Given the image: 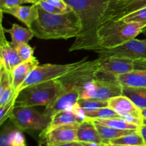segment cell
<instances>
[{"instance_id":"1","label":"cell","mask_w":146,"mask_h":146,"mask_svg":"<svg viewBox=\"0 0 146 146\" xmlns=\"http://www.w3.org/2000/svg\"><path fill=\"white\" fill-rule=\"evenodd\" d=\"M78 15L81 31L69 48L93 51L96 48L97 32L111 0H64Z\"/></svg>"},{"instance_id":"2","label":"cell","mask_w":146,"mask_h":146,"mask_svg":"<svg viewBox=\"0 0 146 146\" xmlns=\"http://www.w3.org/2000/svg\"><path fill=\"white\" fill-rule=\"evenodd\" d=\"M38 19L30 28L34 36L44 40H66L76 38L81 33V21L73 10L64 14H51L38 5Z\"/></svg>"},{"instance_id":"3","label":"cell","mask_w":146,"mask_h":146,"mask_svg":"<svg viewBox=\"0 0 146 146\" xmlns=\"http://www.w3.org/2000/svg\"><path fill=\"white\" fill-rule=\"evenodd\" d=\"M145 27L146 24L143 23L125 22L121 19L102 24L97 32L96 48L94 51L121 45L143 32Z\"/></svg>"},{"instance_id":"4","label":"cell","mask_w":146,"mask_h":146,"mask_svg":"<svg viewBox=\"0 0 146 146\" xmlns=\"http://www.w3.org/2000/svg\"><path fill=\"white\" fill-rule=\"evenodd\" d=\"M62 86L58 79L50 80L27 87L19 91L17 106H48L61 92Z\"/></svg>"},{"instance_id":"5","label":"cell","mask_w":146,"mask_h":146,"mask_svg":"<svg viewBox=\"0 0 146 146\" xmlns=\"http://www.w3.org/2000/svg\"><path fill=\"white\" fill-rule=\"evenodd\" d=\"M87 61V58H83L81 61L66 64H46L38 65L29 74L22 85L19 89V92L27 87L34 84H39L50 80L58 79L60 77L66 75L76 68ZM18 92V94H19Z\"/></svg>"},{"instance_id":"6","label":"cell","mask_w":146,"mask_h":146,"mask_svg":"<svg viewBox=\"0 0 146 146\" xmlns=\"http://www.w3.org/2000/svg\"><path fill=\"white\" fill-rule=\"evenodd\" d=\"M11 123L21 131H43L48 127L51 118L33 107L17 106L9 118Z\"/></svg>"},{"instance_id":"7","label":"cell","mask_w":146,"mask_h":146,"mask_svg":"<svg viewBox=\"0 0 146 146\" xmlns=\"http://www.w3.org/2000/svg\"><path fill=\"white\" fill-rule=\"evenodd\" d=\"M123 86L117 81L95 78L80 88V98L108 101L122 95Z\"/></svg>"},{"instance_id":"8","label":"cell","mask_w":146,"mask_h":146,"mask_svg":"<svg viewBox=\"0 0 146 146\" xmlns=\"http://www.w3.org/2000/svg\"><path fill=\"white\" fill-rule=\"evenodd\" d=\"M100 62V57L93 61H86L71 72L58 78L62 86L61 91L74 87L81 88L86 84L95 79L99 68Z\"/></svg>"},{"instance_id":"9","label":"cell","mask_w":146,"mask_h":146,"mask_svg":"<svg viewBox=\"0 0 146 146\" xmlns=\"http://www.w3.org/2000/svg\"><path fill=\"white\" fill-rule=\"evenodd\" d=\"M96 53L101 57H119L135 61L146 58V42L144 39L135 38L113 48L100 49Z\"/></svg>"},{"instance_id":"10","label":"cell","mask_w":146,"mask_h":146,"mask_svg":"<svg viewBox=\"0 0 146 146\" xmlns=\"http://www.w3.org/2000/svg\"><path fill=\"white\" fill-rule=\"evenodd\" d=\"M146 7V0H111L101 24L118 20L124 16Z\"/></svg>"},{"instance_id":"11","label":"cell","mask_w":146,"mask_h":146,"mask_svg":"<svg viewBox=\"0 0 146 146\" xmlns=\"http://www.w3.org/2000/svg\"><path fill=\"white\" fill-rule=\"evenodd\" d=\"M79 99L80 88L78 87L62 91L48 106L45 107L44 114L51 118L54 114L58 111L64 110L72 111Z\"/></svg>"},{"instance_id":"12","label":"cell","mask_w":146,"mask_h":146,"mask_svg":"<svg viewBox=\"0 0 146 146\" xmlns=\"http://www.w3.org/2000/svg\"><path fill=\"white\" fill-rule=\"evenodd\" d=\"M98 71L108 76L116 78V76L135 69L133 60L119 57H101Z\"/></svg>"},{"instance_id":"13","label":"cell","mask_w":146,"mask_h":146,"mask_svg":"<svg viewBox=\"0 0 146 146\" xmlns=\"http://www.w3.org/2000/svg\"><path fill=\"white\" fill-rule=\"evenodd\" d=\"M80 123H72L61 125L51 130L41 137L46 146L77 141V131Z\"/></svg>"},{"instance_id":"14","label":"cell","mask_w":146,"mask_h":146,"mask_svg":"<svg viewBox=\"0 0 146 146\" xmlns=\"http://www.w3.org/2000/svg\"><path fill=\"white\" fill-rule=\"evenodd\" d=\"M5 30L1 24L0 30V65L11 73L17 66L22 62L11 42L6 39Z\"/></svg>"},{"instance_id":"15","label":"cell","mask_w":146,"mask_h":146,"mask_svg":"<svg viewBox=\"0 0 146 146\" xmlns=\"http://www.w3.org/2000/svg\"><path fill=\"white\" fill-rule=\"evenodd\" d=\"M1 12L11 14L24 23L28 28H31L33 23L38 17V4H31V6L20 5L11 8L0 9Z\"/></svg>"},{"instance_id":"16","label":"cell","mask_w":146,"mask_h":146,"mask_svg":"<svg viewBox=\"0 0 146 146\" xmlns=\"http://www.w3.org/2000/svg\"><path fill=\"white\" fill-rule=\"evenodd\" d=\"M108 107L114 110L123 118L128 115H133L137 118H143L141 109L138 108L132 101L125 96H118L108 100Z\"/></svg>"},{"instance_id":"17","label":"cell","mask_w":146,"mask_h":146,"mask_svg":"<svg viewBox=\"0 0 146 146\" xmlns=\"http://www.w3.org/2000/svg\"><path fill=\"white\" fill-rule=\"evenodd\" d=\"M39 65L38 60L34 56L30 59L22 61L11 71L12 88L14 94H18L19 89L30 73Z\"/></svg>"},{"instance_id":"18","label":"cell","mask_w":146,"mask_h":146,"mask_svg":"<svg viewBox=\"0 0 146 146\" xmlns=\"http://www.w3.org/2000/svg\"><path fill=\"white\" fill-rule=\"evenodd\" d=\"M77 141L86 143H96L105 144L93 120L88 118L82 121L78 125L77 131Z\"/></svg>"},{"instance_id":"19","label":"cell","mask_w":146,"mask_h":146,"mask_svg":"<svg viewBox=\"0 0 146 146\" xmlns=\"http://www.w3.org/2000/svg\"><path fill=\"white\" fill-rule=\"evenodd\" d=\"M81 122L82 121L81 118L74 111H66V110L58 111L51 117L49 125L44 131H41L40 137H43L47 133L57 127L72 123H81Z\"/></svg>"},{"instance_id":"20","label":"cell","mask_w":146,"mask_h":146,"mask_svg":"<svg viewBox=\"0 0 146 146\" xmlns=\"http://www.w3.org/2000/svg\"><path fill=\"white\" fill-rule=\"evenodd\" d=\"M118 82L122 86L146 87V69H135L116 76Z\"/></svg>"},{"instance_id":"21","label":"cell","mask_w":146,"mask_h":146,"mask_svg":"<svg viewBox=\"0 0 146 146\" xmlns=\"http://www.w3.org/2000/svg\"><path fill=\"white\" fill-rule=\"evenodd\" d=\"M5 31L11 35V45L17 46L19 44L29 43V41L34 36V34L31 29L25 28L17 24H12L9 29H4Z\"/></svg>"},{"instance_id":"22","label":"cell","mask_w":146,"mask_h":146,"mask_svg":"<svg viewBox=\"0 0 146 146\" xmlns=\"http://www.w3.org/2000/svg\"><path fill=\"white\" fill-rule=\"evenodd\" d=\"M122 95L129 98L139 109L146 108V87L123 86Z\"/></svg>"},{"instance_id":"23","label":"cell","mask_w":146,"mask_h":146,"mask_svg":"<svg viewBox=\"0 0 146 146\" xmlns=\"http://www.w3.org/2000/svg\"><path fill=\"white\" fill-rule=\"evenodd\" d=\"M94 123H95L96 127L100 135L102 138L104 143L106 145H108V143L110 140L119 138V137L123 136V135H127V134H129L135 131H131V130L117 129V128H111V127L102 125V124L98 123L96 122H94Z\"/></svg>"},{"instance_id":"24","label":"cell","mask_w":146,"mask_h":146,"mask_svg":"<svg viewBox=\"0 0 146 146\" xmlns=\"http://www.w3.org/2000/svg\"><path fill=\"white\" fill-rule=\"evenodd\" d=\"M108 144L128 146H145L143 138L139 131H135L119 138L110 140L108 145Z\"/></svg>"},{"instance_id":"25","label":"cell","mask_w":146,"mask_h":146,"mask_svg":"<svg viewBox=\"0 0 146 146\" xmlns=\"http://www.w3.org/2000/svg\"><path fill=\"white\" fill-rule=\"evenodd\" d=\"M84 113L86 118L91 120L108 119V118H120L123 120V118L120 114L109 107L95 108V109H84Z\"/></svg>"},{"instance_id":"26","label":"cell","mask_w":146,"mask_h":146,"mask_svg":"<svg viewBox=\"0 0 146 146\" xmlns=\"http://www.w3.org/2000/svg\"><path fill=\"white\" fill-rule=\"evenodd\" d=\"M94 122L102 125H107L111 128H117L120 130H131V131H138L140 126L135 124L131 123L120 118H108V119H96L93 120Z\"/></svg>"},{"instance_id":"27","label":"cell","mask_w":146,"mask_h":146,"mask_svg":"<svg viewBox=\"0 0 146 146\" xmlns=\"http://www.w3.org/2000/svg\"><path fill=\"white\" fill-rule=\"evenodd\" d=\"M18 94H15L10 101L4 106H0V125H3L8 118L11 117L13 110L15 108Z\"/></svg>"},{"instance_id":"28","label":"cell","mask_w":146,"mask_h":146,"mask_svg":"<svg viewBox=\"0 0 146 146\" xmlns=\"http://www.w3.org/2000/svg\"><path fill=\"white\" fill-rule=\"evenodd\" d=\"M78 104L80 107L84 109H95L108 107V101L80 98L78 101Z\"/></svg>"},{"instance_id":"29","label":"cell","mask_w":146,"mask_h":146,"mask_svg":"<svg viewBox=\"0 0 146 146\" xmlns=\"http://www.w3.org/2000/svg\"><path fill=\"white\" fill-rule=\"evenodd\" d=\"M120 19L125 22H136L146 24V7L124 16Z\"/></svg>"},{"instance_id":"30","label":"cell","mask_w":146,"mask_h":146,"mask_svg":"<svg viewBox=\"0 0 146 146\" xmlns=\"http://www.w3.org/2000/svg\"><path fill=\"white\" fill-rule=\"evenodd\" d=\"M17 129L14 124L7 125L3 128L0 136V146H11L13 134Z\"/></svg>"},{"instance_id":"31","label":"cell","mask_w":146,"mask_h":146,"mask_svg":"<svg viewBox=\"0 0 146 146\" xmlns=\"http://www.w3.org/2000/svg\"><path fill=\"white\" fill-rule=\"evenodd\" d=\"M14 48L18 53L19 56L22 61H27L34 56V48H32L29 44H28V43H24V44L14 46Z\"/></svg>"},{"instance_id":"32","label":"cell","mask_w":146,"mask_h":146,"mask_svg":"<svg viewBox=\"0 0 146 146\" xmlns=\"http://www.w3.org/2000/svg\"><path fill=\"white\" fill-rule=\"evenodd\" d=\"M11 86H12L11 73L0 65V95Z\"/></svg>"},{"instance_id":"33","label":"cell","mask_w":146,"mask_h":146,"mask_svg":"<svg viewBox=\"0 0 146 146\" xmlns=\"http://www.w3.org/2000/svg\"><path fill=\"white\" fill-rule=\"evenodd\" d=\"M24 4H35L31 0H0V9L22 5Z\"/></svg>"},{"instance_id":"34","label":"cell","mask_w":146,"mask_h":146,"mask_svg":"<svg viewBox=\"0 0 146 146\" xmlns=\"http://www.w3.org/2000/svg\"><path fill=\"white\" fill-rule=\"evenodd\" d=\"M37 4L41 9H43L44 11L48 13H51V14H64V13H66L64 12V11H62L60 9L53 6L52 4L44 1V0H40Z\"/></svg>"},{"instance_id":"35","label":"cell","mask_w":146,"mask_h":146,"mask_svg":"<svg viewBox=\"0 0 146 146\" xmlns=\"http://www.w3.org/2000/svg\"><path fill=\"white\" fill-rule=\"evenodd\" d=\"M26 145L25 138L21 131L17 128L14 132L11 141V146H24Z\"/></svg>"},{"instance_id":"36","label":"cell","mask_w":146,"mask_h":146,"mask_svg":"<svg viewBox=\"0 0 146 146\" xmlns=\"http://www.w3.org/2000/svg\"><path fill=\"white\" fill-rule=\"evenodd\" d=\"M44 1L52 4L53 6L60 9L64 12H69L72 11V9L66 3L64 0H44Z\"/></svg>"},{"instance_id":"37","label":"cell","mask_w":146,"mask_h":146,"mask_svg":"<svg viewBox=\"0 0 146 146\" xmlns=\"http://www.w3.org/2000/svg\"><path fill=\"white\" fill-rule=\"evenodd\" d=\"M14 94H14L12 86L6 89L4 91V93L1 95H0V106H4V104L8 103Z\"/></svg>"},{"instance_id":"38","label":"cell","mask_w":146,"mask_h":146,"mask_svg":"<svg viewBox=\"0 0 146 146\" xmlns=\"http://www.w3.org/2000/svg\"><path fill=\"white\" fill-rule=\"evenodd\" d=\"M135 69H146V58L134 61Z\"/></svg>"},{"instance_id":"39","label":"cell","mask_w":146,"mask_h":146,"mask_svg":"<svg viewBox=\"0 0 146 146\" xmlns=\"http://www.w3.org/2000/svg\"><path fill=\"white\" fill-rule=\"evenodd\" d=\"M51 146H86V143L79 142V141H74V142L58 144V145H54Z\"/></svg>"},{"instance_id":"40","label":"cell","mask_w":146,"mask_h":146,"mask_svg":"<svg viewBox=\"0 0 146 146\" xmlns=\"http://www.w3.org/2000/svg\"><path fill=\"white\" fill-rule=\"evenodd\" d=\"M138 131H139V132L141 133V135H142L143 138L144 142H145V144L146 146V125L143 123L142 125L140 126L139 130H138Z\"/></svg>"},{"instance_id":"41","label":"cell","mask_w":146,"mask_h":146,"mask_svg":"<svg viewBox=\"0 0 146 146\" xmlns=\"http://www.w3.org/2000/svg\"><path fill=\"white\" fill-rule=\"evenodd\" d=\"M141 114H142L143 118L146 119V108H143V109H141Z\"/></svg>"},{"instance_id":"42","label":"cell","mask_w":146,"mask_h":146,"mask_svg":"<svg viewBox=\"0 0 146 146\" xmlns=\"http://www.w3.org/2000/svg\"><path fill=\"white\" fill-rule=\"evenodd\" d=\"M107 146H128V145H111V144H108Z\"/></svg>"},{"instance_id":"43","label":"cell","mask_w":146,"mask_h":146,"mask_svg":"<svg viewBox=\"0 0 146 146\" xmlns=\"http://www.w3.org/2000/svg\"><path fill=\"white\" fill-rule=\"evenodd\" d=\"M31 1H34V2L35 3V4H37V3H38V1H40V0H31Z\"/></svg>"},{"instance_id":"44","label":"cell","mask_w":146,"mask_h":146,"mask_svg":"<svg viewBox=\"0 0 146 146\" xmlns=\"http://www.w3.org/2000/svg\"><path fill=\"white\" fill-rule=\"evenodd\" d=\"M143 123L144 125H146V119H145V118H143Z\"/></svg>"},{"instance_id":"45","label":"cell","mask_w":146,"mask_h":146,"mask_svg":"<svg viewBox=\"0 0 146 146\" xmlns=\"http://www.w3.org/2000/svg\"><path fill=\"white\" fill-rule=\"evenodd\" d=\"M143 33H144V34H145V39H144V41H145V42H146V30H145V31H143Z\"/></svg>"},{"instance_id":"46","label":"cell","mask_w":146,"mask_h":146,"mask_svg":"<svg viewBox=\"0 0 146 146\" xmlns=\"http://www.w3.org/2000/svg\"><path fill=\"white\" fill-rule=\"evenodd\" d=\"M86 146H88V144H87V143H86Z\"/></svg>"},{"instance_id":"47","label":"cell","mask_w":146,"mask_h":146,"mask_svg":"<svg viewBox=\"0 0 146 146\" xmlns=\"http://www.w3.org/2000/svg\"><path fill=\"white\" fill-rule=\"evenodd\" d=\"M145 30H146V28H145ZM145 30H144V31H145Z\"/></svg>"},{"instance_id":"48","label":"cell","mask_w":146,"mask_h":146,"mask_svg":"<svg viewBox=\"0 0 146 146\" xmlns=\"http://www.w3.org/2000/svg\"><path fill=\"white\" fill-rule=\"evenodd\" d=\"M24 146H27V145H24Z\"/></svg>"},{"instance_id":"49","label":"cell","mask_w":146,"mask_h":146,"mask_svg":"<svg viewBox=\"0 0 146 146\" xmlns=\"http://www.w3.org/2000/svg\"><path fill=\"white\" fill-rule=\"evenodd\" d=\"M106 146H107V145H106Z\"/></svg>"},{"instance_id":"50","label":"cell","mask_w":146,"mask_h":146,"mask_svg":"<svg viewBox=\"0 0 146 146\" xmlns=\"http://www.w3.org/2000/svg\"><path fill=\"white\" fill-rule=\"evenodd\" d=\"M145 28H146V27H145Z\"/></svg>"}]
</instances>
